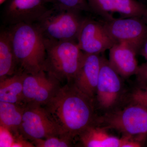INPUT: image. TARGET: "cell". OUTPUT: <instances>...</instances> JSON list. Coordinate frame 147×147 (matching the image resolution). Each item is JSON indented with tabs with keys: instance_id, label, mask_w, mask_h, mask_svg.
Masks as SVG:
<instances>
[{
	"instance_id": "cell-2",
	"label": "cell",
	"mask_w": 147,
	"mask_h": 147,
	"mask_svg": "<svg viewBox=\"0 0 147 147\" xmlns=\"http://www.w3.org/2000/svg\"><path fill=\"white\" fill-rule=\"evenodd\" d=\"M7 29L19 70L27 74L44 70L47 54L45 38L38 26L20 23Z\"/></svg>"
},
{
	"instance_id": "cell-19",
	"label": "cell",
	"mask_w": 147,
	"mask_h": 147,
	"mask_svg": "<svg viewBox=\"0 0 147 147\" xmlns=\"http://www.w3.org/2000/svg\"><path fill=\"white\" fill-rule=\"evenodd\" d=\"M50 3L53 8L57 10L72 11L82 13L91 11L87 0H45Z\"/></svg>"
},
{
	"instance_id": "cell-16",
	"label": "cell",
	"mask_w": 147,
	"mask_h": 147,
	"mask_svg": "<svg viewBox=\"0 0 147 147\" xmlns=\"http://www.w3.org/2000/svg\"><path fill=\"white\" fill-rule=\"evenodd\" d=\"M24 72L18 71L0 80V102L26 105L24 95Z\"/></svg>"
},
{
	"instance_id": "cell-24",
	"label": "cell",
	"mask_w": 147,
	"mask_h": 147,
	"mask_svg": "<svg viewBox=\"0 0 147 147\" xmlns=\"http://www.w3.org/2000/svg\"><path fill=\"white\" fill-rule=\"evenodd\" d=\"M32 143L28 142L21 134L14 136V140L11 147H34Z\"/></svg>"
},
{
	"instance_id": "cell-9",
	"label": "cell",
	"mask_w": 147,
	"mask_h": 147,
	"mask_svg": "<svg viewBox=\"0 0 147 147\" xmlns=\"http://www.w3.org/2000/svg\"><path fill=\"white\" fill-rule=\"evenodd\" d=\"M24 73V95L26 104L44 106L61 87L60 81L44 70L35 74Z\"/></svg>"
},
{
	"instance_id": "cell-11",
	"label": "cell",
	"mask_w": 147,
	"mask_h": 147,
	"mask_svg": "<svg viewBox=\"0 0 147 147\" xmlns=\"http://www.w3.org/2000/svg\"><path fill=\"white\" fill-rule=\"evenodd\" d=\"M77 43L81 50L88 54H100L117 43L108 34L103 23L86 18L80 29Z\"/></svg>"
},
{
	"instance_id": "cell-13",
	"label": "cell",
	"mask_w": 147,
	"mask_h": 147,
	"mask_svg": "<svg viewBox=\"0 0 147 147\" xmlns=\"http://www.w3.org/2000/svg\"><path fill=\"white\" fill-rule=\"evenodd\" d=\"M101 60L100 54L85 53L81 67L72 82L79 90L94 100L99 78Z\"/></svg>"
},
{
	"instance_id": "cell-17",
	"label": "cell",
	"mask_w": 147,
	"mask_h": 147,
	"mask_svg": "<svg viewBox=\"0 0 147 147\" xmlns=\"http://www.w3.org/2000/svg\"><path fill=\"white\" fill-rule=\"evenodd\" d=\"M19 71L7 29L0 33V80Z\"/></svg>"
},
{
	"instance_id": "cell-5",
	"label": "cell",
	"mask_w": 147,
	"mask_h": 147,
	"mask_svg": "<svg viewBox=\"0 0 147 147\" xmlns=\"http://www.w3.org/2000/svg\"><path fill=\"white\" fill-rule=\"evenodd\" d=\"M72 11L49 9L36 23L47 39L58 41H77L85 18Z\"/></svg>"
},
{
	"instance_id": "cell-18",
	"label": "cell",
	"mask_w": 147,
	"mask_h": 147,
	"mask_svg": "<svg viewBox=\"0 0 147 147\" xmlns=\"http://www.w3.org/2000/svg\"><path fill=\"white\" fill-rule=\"evenodd\" d=\"M25 105L0 102V125L13 136L20 134Z\"/></svg>"
},
{
	"instance_id": "cell-20",
	"label": "cell",
	"mask_w": 147,
	"mask_h": 147,
	"mask_svg": "<svg viewBox=\"0 0 147 147\" xmlns=\"http://www.w3.org/2000/svg\"><path fill=\"white\" fill-rule=\"evenodd\" d=\"M139 84L128 94L127 100L128 103L137 104L147 109V85Z\"/></svg>"
},
{
	"instance_id": "cell-1",
	"label": "cell",
	"mask_w": 147,
	"mask_h": 147,
	"mask_svg": "<svg viewBox=\"0 0 147 147\" xmlns=\"http://www.w3.org/2000/svg\"><path fill=\"white\" fill-rule=\"evenodd\" d=\"M94 100L72 83L61 87L44 108L57 126L61 137L73 141L94 123Z\"/></svg>"
},
{
	"instance_id": "cell-15",
	"label": "cell",
	"mask_w": 147,
	"mask_h": 147,
	"mask_svg": "<svg viewBox=\"0 0 147 147\" xmlns=\"http://www.w3.org/2000/svg\"><path fill=\"white\" fill-rule=\"evenodd\" d=\"M79 137L85 147H124L125 139L111 135L107 129L93 123L84 129Z\"/></svg>"
},
{
	"instance_id": "cell-12",
	"label": "cell",
	"mask_w": 147,
	"mask_h": 147,
	"mask_svg": "<svg viewBox=\"0 0 147 147\" xmlns=\"http://www.w3.org/2000/svg\"><path fill=\"white\" fill-rule=\"evenodd\" d=\"M91 11L105 21L113 20L114 13L120 18H142L147 7L137 0H87Z\"/></svg>"
},
{
	"instance_id": "cell-22",
	"label": "cell",
	"mask_w": 147,
	"mask_h": 147,
	"mask_svg": "<svg viewBox=\"0 0 147 147\" xmlns=\"http://www.w3.org/2000/svg\"><path fill=\"white\" fill-rule=\"evenodd\" d=\"M1 127V147H10L14 140V136L7 129Z\"/></svg>"
},
{
	"instance_id": "cell-10",
	"label": "cell",
	"mask_w": 147,
	"mask_h": 147,
	"mask_svg": "<svg viewBox=\"0 0 147 147\" xmlns=\"http://www.w3.org/2000/svg\"><path fill=\"white\" fill-rule=\"evenodd\" d=\"M45 0H6L2 18L9 26L20 23L36 24L49 10Z\"/></svg>"
},
{
	"instance_id": "cell-26",
	"label": "cell",
	"mask_w": 147,
	"mask_h": 147,
	"mask_svg": "<svg viewBox=\"0 0 147 147\" xmlns=\"http://www.w3.org/2000/svg\"><path fill=\"white\" fill-rule=\"evenodd\" d=\"M141 18L142 20L144 22L145 24L147 25V7Z\"/></svg>"
},
{
	"instance_id": "cell-8",
	"label": "cell",
	"mask_w": 147,
	"mask_h": 147,
	"mask_svg": "<svg viewBox=\"0 0 147 147\" xmlns=\"http://www.w3.org/2000/svg\"><path fill=\"white\" fill-rule=\"evenodd\" d=\"M116 43H124L138 51L147 38V25L139 17L115 18L103 23Z\"/></svg>"
},
{
	"instance_id": "cell-25",
	"label": "cell",
	"mask_w": 147,
	"mask_h": 147,
	"mask_svg": "<svg viewBox=\"0 0 147 147\" xmlns=\"http://www.w3.org/2000/svg\"><path fill=\"white\" fill-rule=\"evenodd\" d=\"M139 53L142 55L147 61V38L140 48Z\"/></svg>"
},
{
	"instance_id": "cell-7",
	"label": "cell",
	"mask_w": 147,
	"mask_h": 147,
	"mask_svg": "<svg viewBox=\"0 0 147 147\" xmlns=\"http://www.w3.org/2000/svg\"><path fill=\"white\" fill-rule=\"evenodd\" d=\"M43 106L28 103L24 107L20 134L32 141L53 136H60L55 122Z\"/></svg>"
},
{
	"instance_id": "cell-4",
	"label": "cell",
	"mask_w": 147,
	"mask_h": 147,
	"mask_svg": "<svg viewBox=\"0 0 147 147\" xmlns=\"http://www.w3.org/2000/svg\"><path fill=\"white\" fill-rule=\"evenodd\" d=\"M94 123L107 129H115L123 136L144 135L147 133V109L128 103L123 109H117L96 117Z\"/></svg>"
},
{
	"instance_id": "cell-27",
	"label": "cell",
	"mask_w": 147,
	"mask_h": 147,
	"mask_svg": "<svg viewBox=\"0 0 147 147\" xmlns=\"http://www.w3.org/2000/svg\"><path fill=\"white\" fill-rule=\"evenodd\" d=\"M6 0H1V3L4 2H5Z\"/></svg>"
},
{
	"instance_id": "cell-23",
	"label": "cell",
	"mask_w": 147,
	"mask_h": 147,
	"mask_svg": "<svg viewBox=\"0 0 147 147\" xmlns=\"http://www.w3.org/2000/svg\"><path fill=\"white\" fill-rule=\"evenodd\" d=\"M136 75L139 84L147 85V61L139 66Z\"/></svg>"
},
{
	"instance_id": "cell-6",
	"label": "cell",
	"mask_w": 147,
	"mask_h": 147,
	"mask_svg": "<svg viewBox=\"0 0 147 147\" xmlns=\"http://www.w3.org/2000/svg\"><path fill=\"white\" fill-rule=\"evenodd\" d=\"M122 79L109 60L102 55L94 100L98 108L105 113L117 109L125 96Z\"/></svg>"
},
{
	"instance_id": "cell-3",
	"label": "cell",
	"mask_w": 147,
	"mask_h": 147,
	"mask_svg": "<svg viewBox=\"0 0 147 147\" xmlns=\"http://www.w3.org/2000/svg\"><path fill=\"white\" fill-rule=\"evenodd\" d=\"M46 58L44 71L60 82L72 83L85 53L77 41H58L45 38Z\"/></svg>"
},
{
	"instance_id": "cell-21",
	"label": "cell",
	"mask_w": 147,
	"mask_h": 147,
	"mask_svg": "<svg viewBox=\"0 0 147 147\" xmlns=\"http://www.w3.org/2000/svg\"><path fill=\"white\" fill-rule=\"evenodd\" d=\"M70 139L60 136H53L43 139H36L32 141L35 147H68L71 146Z\"/></svg>"
},
{
	"instance_id": "cell-14",
	"label": "cell",
	"mask_w": 147,
	"mask_h": 147,
	"mask_svg": "<svg viewBox=\"0 0 147 147\" xmlns=\"http://www.w3.org/2000/svg\"><path fill=\"white\" fill-rule=\"evenodd\" d=\"M138 51L124 43H117L109 50V62L123 78L126 79L137 74L139 66L136 55Z\"/></svg>"
}]
</instances>
